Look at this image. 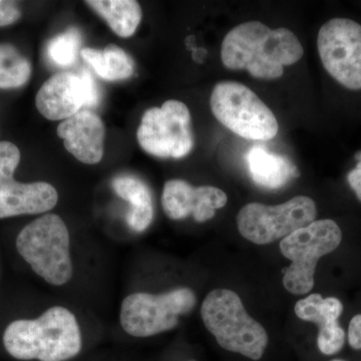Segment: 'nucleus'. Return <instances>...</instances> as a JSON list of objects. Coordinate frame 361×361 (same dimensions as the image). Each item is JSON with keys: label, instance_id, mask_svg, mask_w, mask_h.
<instances>
[{"label": "nucleus", "instance_id": "f257e3e1", "mask_svg": "<svg viewBox=\"0 0 361 361\" xmlns=\"http://www.w3.org/2000/svg\"><path fill=\"white\" fill-rule=\"evenodd\" d=\"M302 44L291 30L285 27L270 30L254 20L232 28L223 40L221 58L228 70H246L259 80L282 77L285 66L302 58Z\"/></svg>", "mask_w": 361, "mask_h": 361}, {"label": "nucleus", "instance_id": "f03ea898", "mask_svg": "<svg viewBox=\"0 0 361 361\" xmlns=\"http://www.w3.org/2000/svg\"><path fill=\"white\" fill-rule=\"evenodd\" d=\"M82 332L71 311L54 306L35 319L7 325L4 345L18 360L66 361L82 350Z\"/></svg>", "mask_w": 361, "mask_h": 361}, {"label": "nucleus", "instance_id": "7ed1b4c3", "mask_svg": "<svg viewBox=\"0 0 361 361\" xmlns=\"http://www.w3.org/2000/svg\"><path fill=\"white\" fill-rule=\"evenodd\" d=\"M201 316L221 348L253 360L264 355L268 334L247 313L241 299L228 289H215L204 299Z\"/></svg>", "mask_w": 361, "mask_h": 361}, {"label": "nucleus", "instance_id": "20e7f679", "mask_svg": "<svg viewBox=\"0 0 361 361\" xmlns=\"http://www.w3.org/2000/svg\"><path fill=\"white\" fill-rule=\"evenodd\" d=\"M16 250L35 274L54 286L68 283L73 274L70 232L56 214H44L18 234Z\"/></svg>", "mask_w": 361, "mask_h": 361}, {"label": "nucleus", "instance_id": "39448f33", "mask_svg": "<svg viewBox=\"0 0 361 361\" xmlns=\"http://www.w3.org/2000/svg\"><path fill=\"white\" fill-rule=\"evenodd\" d=\"M342 241L341 227L334 220H315L280 242L282 255L291 261L283 285L292 294H306L314 286L318 261L336 250Z\"/></svg>", "mask_w": 361, "mask_h": 361}, {"label": "nucleus", "instance_id": "423d86ee", "mask_svg": "<svg viewBox=\"0 0 361 361\" xmlns=\"http://www.w3.org/2000/svg\"><path fill=\"white\" fill-rule=\"evenodd\" d=\"M214 116L235 134L251 141H270L279 125L270 109L245 85L225 80L214 87L210 97Z\"/></svg>", "mask_w": 361, "mask_h": 361}, {"label": "nucleus", "instance_id": "0eeeda50", "mask_svg": "<svg viewBox=\"0 0 361 361\" xmlns=\"http://www.w3.org/2000/svg\"><path fill=\"white\" fill-rule=\"evenodd\" d=\"M197 297L192 289H173L163 294L137 292L123 299L120 322L126 334L133 337H151L176 329L179 316L194 310Z\"/></svg>", "mask_w": 361, "mask_h": 361}, {"label": "nucleus", "instance_id": "6e6552de", "mask_svg": "<svg viewBox=\"0 0 361 361\" xmlns=\"http://www.w3.org/2000/svg\"><path fill=\"white\" fill-rule=\"evenodd\" d=\"M316 215L315 202L310 197L297 196L276 206L247 204L237 216V226L244 238L266 245L314 222Z\"/></svg>", "mask_w": 361, "mask_h": 361}, {"label": "nucleus", "instance_id": "1a4fd4ad", "mask_svg": "<svg viewBox=\"0 0 361 361\" xmlns=\"http://www.w3.org/2000/svg\"><path fill=\"white\" fill-rule=\"evenodd\" d=\"M137 142L149 155L180 159L194 147L191 114L184 103L175 99L161 108H151L142 115L137 132Z\"/></svg>", "mask_w": 361, "mask_h": 361}, {"label": "nucleus", "instance_id": "9d476101", "mask_svg": "<svg viewBox=\"0 0 361 361\" xmlns=\"http://www.w3.org/2000/svg\"><path fill=\"white\" fill-rule=\"evenodd\" d=\"M323 66L348 90H361V25L349 18H332L318 32Z\"/></svg>", "mask_w": 361, "mask_h": 361}, {"label": "nucleus", "instance_id": "9b49d317", "mask_svg": "<svg viewBox=\"0 0 361 361\" xmlns=\"http://www.w3.org/2000/svg\"><path fill=\"white\" fill-rule=\"evenodd\" d=\"M227 195L219 188L194 187L184 180H170L164 186L161 205L172 220L193 215L199 223L212 219L216 210L227 204Z\"/></svg>", "mask_w": 361, "mask_h": 361}, {"label": "nucleus", "instance_id": "f8f14e48", "mask_svg": "<svg viewBox=\"0 0 361 361\" xmlns=\"http://www.w3.org/2000/svg\"><path fill=\"white\" fill-rule=\"evenodd\" d=\"M87 92L82 75L59 73L49 78L35 97L37 110L49 121L66 120L87 106Z\"/></svg>", "mask_w": 361, "mask_h": 361}, {"label": "nucleus", "instance_id": "ddd939ff", "mask_svg": "<svg viewBox=\"0 0 361 361\" xmlns=\"http://www.w3.org/2000/svg\"><path fill=\"white\" fill-rule=\"evenodd\" d=\"M343 304L336 297L323 298L313 293L295 304V314L304 322L318 325L317 345L325 355L338 353L345 344L346 334L338 323Z\"/></svg>", "mask_w": 361, "mask_h": 361}, {"label": "nucleus", "instance_id": "4468645a", "mask_svg": "<svg viewBox=\"0 0 361 361\" xmlns=\"http://www.w3.org/2000/svg\"><path fill=\"white\" fill-rule=\"evenodd\" d=\"M56 133L63 140L66 149L82 163L94 165L103 159L106 128L92 111H80L66 118Z\"/></svg>", "mask_w": 361, "mask_h": 361}, {"label": "nucleus", "instance_id": "2eb2a0df", "mask_svg": "<svg viewBox=\"0 0 361 361\" xmlns=\"http://www.w3.org/2000/svg\"><path fill=\"white\" fill-rule=\"evenodd\" d=\"M56 188L49 183H20L0 185V219L49 212L58 204Z\"/></svg>", "mask_w": 361, "mask_h": 361}, {"label": "nucleus", "instance_id": "dca6fc26", "mask_svg": "<svg viewBox=\"0 0 361 361\" xmlns=\"http://www.w3.org/2000/svg\"><path fill=\"white\" fill-rule=\"evenodd\" d=\"M246 160L252 179L267 189H279L300 175L286 157L271 153L262 147H253L247 153Z\"/></svg>", "mask_w": 361, "mask_h": 361}, {"label": "nucleus", "instance_id": "f3484780", "mask_svg": "<svg viewBox=\"0 0 361 361\" xmlns=\"http://www.w3.org/2000/svg\"><path fill=\"white\" fill-rule=\"evenodd\" d=\"M114 191L130 204L127 223L130 229L141 233L148 229L154 219L152 193L146 183L135 176H118L111 182Z\"/></svg>", "mask_w": 361, "mask_h": 361}, {"label": "nucleus", "instance_id": "a211bd4d", "mask_svg": "<svg viewBox=\"0 0 361 361\" xmlns=\"http://www.w3.org/2000/svg\"><path fill=\"white\" fill-rule=\"evenodd\" d=\"M85 4L121 37H132L142 20L141 6L135 0H89Z\"/></svg>", "mask_w": 361, "mask_h": 361}, {"label": "nucleus", "instance_id": "6ab92c4d", "mask_svg": "<svg viewBox=\"0 0 361 361\" xmlns=\"http://www.w3.org/2000/svg\"><path fill=\"white\" fill-rule=\"evenodd\" d=\"M80 56L99 78L106 80H126L134 73V61L115 44H109L103 51L85 47L80 51Z\"/></svg>", "mask_w": 361, "mask_h": 361}, {"label": "nucleus", "instance_id": "aec40b11", "mask_svg": "<svg viewBox=\"0 0 361 361\" xmlns=\"http://www.w3.org/2000/svg\"><path fill=\"white\" fill-rule=\"evenodd\" d=\"M32 65L13 45L0 44V89L23 87L32 75Z\"/></svg>", "mask_w": 361, "mask_h": 361}, {"label": "nucleus", "instance_id": "412c9836", "mask_svg": "<svg viewBox=\"0 0 361 361\" xmlns=\"http://www.w3.org/2000/svg\"><path fill=\"white\" fill-rule=\"evenodd\" d=\"M80 45V32L77 28H70L49 40L47 47V58L54 65L70 66L77 61Z\"/></svg>", "mask_w": 361, "mask_h": 361}, {"label": "nucleus", "instance_id": "4be33fe9", "mask_svg": "<svg viewBox=\"0 0 361 361\" xmlns=\"http://www.w3.org/2000/svg\"><path fill=\"white\" fill-rule=\"evenodd\" d=\"M20 157V149L13 142H0V185L13 180Z\"/></svg>", "mask_w": 361, "mask_h": 361}, {"label": "nucleus", "instance_id": "5701e85b", "mask_svg": "<svg viewBox=\"0 0 361 361\" xmlns=\"http://www.w3.org/2000/svg\"><path fill=\"white\" fill-rule=\"evenodd\" d=\"M20 16L21 11L16 2L0 0V27L13 25Z\"/></svg>", "mask_w": 361, "mask_h": 361}, {"label": "nucleus", "instance_id": "b1692460", "mask_svg": "<svg viewBox=\"0 0 361 361\" xmlns=\"http://www.w3.org/2000/svg\"><path fill=\"white\" fill-rule=\"evenodd\" d=\"M84 80L85 85V92H87V108H94L97 106L99 102V92L97 87V82L92 78V73L89 71L82 70L80 73Z\"/></svg>", "mask_w": 361, "mask_h": 361}, {"label": "nucleus", "instance_id": "393cba45", "mask_svg": "<svg viewBox=\"0 0 361 361\" xmlns=\"http://www.w3.org/2000/svg\"><path fill=\"white\" fill-rule=\"evenodd\" d=\"M348 339L351 348L361 350V314H356L351 318L348 325Z\"/></svg>", "mask_w": 361, "mask_h": 361}, {"label": "nucleus", "instance_id": "a878e982", "mask_svg": "<svg viewBox=\"0 0 361 361\" xmlns=\"http://www.w3.org/2000/svg\"><path fill=\"white\" fill-rule=\"evenodd\" d=\"M349 186L355 192L358 200L361 202V165L357 164L356 167L351 170L348 175Z\"/></svg>", "mask_w": 361, "mask_h": 361}, {"label": "nucleus", "instance_id": "bb28decb", "mask_svg": "<svg viewBox=\"0 0 361 361\" xmlns=\"http://www.w3.org/2000/svg\"><path fill=\"white\" fill-rule=\"evenodd\" d=\"M355 159L358 161L357 164H360V165H361V151L360 152V153L356 154Z\"/></svg>", "mask_w": 361, "mask_h": 361}, {"label": "nucleus", "instance_id": "cd10ccee", "mask_svg": "<svg viewBox=\"0 0 361 361\" xmlns=\"http://www.w3.org/2000/svg\"><path fill=\"white\" fill-rule=\"evenodd\" d=\"M330 361H346V360H330Z\"/></svg>", "mask_w": 361, "mask_h": 361}, {"label": "nucleus", "instance_id": "c85d7f7f", "mask_svg": "<svg viewBox=\"0 0 361 361\" xmlns=\"http://www.w3.org/2000/svg\"><path fill=\"white\" fill-rule=\"evenodd\" d=\"M190 361H195V360H190Z\"/></svg>", "mask_w": 361, "mask_h": 361}]
</instances>
